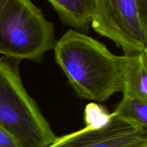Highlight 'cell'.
Listing matches in <instances>:
<instances>
[{
	"label": "cell",
	"mask_w": 147,
	"mask_h": 147,
	"mask_svg": "<svg viewBox=\"0 0 147 147\" xmlns=\"http://www.w3.org/2000/svg\"><path fill=\"white\" fill-rule=\"evenodd\" d=\"M53 50L80 97L101 103L122 92L124 55L113 54L103 43L73 29L55 42Z\"/></svg>",
	"instance_id": "cell-1"
},
{
	"label": "cell",
	"mask_w": 147,
	"mask_h": 147,
	"mask_svg": "<svg viewBox=\"0 0 147 147\" xmlns=\"http://www.w3.org/2000/svg\"><path fill=\"white\" fill-rule=\"evenodd\" d=\"M20 63L0 56V126L20 147H47L57 136L24 88Z\"/></svg>",
	"instance_id": "cell-2"
},
{
	"label": "cell",
	"mask_w": 147,
	"mask_h": 147,
	"mask_svg": "<svg viewBox=\"0 0 147 147\" xmlns=\"http://www.w3.org/2000/svg\"><path fill=\"white\" fill-rule=\"evenodd\" d=\"M55 42L54 25L32 0H9L0 14V55L40 61Z\"/></svg>",
	"instance_id": "cell-3"
},
{
	"label": "cell",
	"mask_w": 147,
	"mask_h": 147,
	"mask_svg": "<svg viewBox=\"0 0 147 147\" xmlns=\"http://www.w3.org/2000/svg\"><path fill=\"white\" fill-rule=\"evenodd\" d=\"M90 27L133 55L147 50V0H95Z\"/></svg>",
	"instance_id": "cell-4"
},
{
	"label": "cell",
	"mask_w": 147,
	"mask_h": 147,
	"mask_svg": "<svg viewBox=\"0 0 147 147\" xmlns=\"http://www.w3.org/2000/svg\"><path fill=\"white\" fill-rule=\"evenodd\" d=\"M147 146V129L139 127L112 113L100 120L88 121L83 129L57 137L47 147H142Z\"/></svg>",
	"instance_id": "cell-5"
},
{
	"label": "cell",
	"mask_w": 147,
	"mask_h": 147,
	"mask_svg": "<svg viewBox=\"0 0 147 147\" xmlns=\"http://www.w3.org/2000/svg\"><path fill=\"white\" fill-rule=\"evenodd\" d=\"M123 55V96L147 100V50Z\"/></svg>",
	"instance_id": "cell-6"
},
{
	"label": "cell",
	"mask_w": 147,
	"mask_h": 147,
	"mask_svg": "<svg viewBox=\"0 0 147 147\" xmlns=\"http://www.w3.org/2000/svg\"><path fill=\"white\" fill-rule=\"evenodd\" d=\"M65 24L80 32H88L95 0H48Z\"/></svg>",
	"instance_id": "cell-7"
},
{
	"label": "cell",
	"mask_w": 147,
	"mask_h": 147,
	"mask_svg": "<svg viewBox=\"0 0 147 147\" xmlns=\"http://www.w3.org/2000/svg\"><path fill=\"white\" fill-rule=\"evenodd\" d=\"M113 113L135 126L147 129V100L123 96Z\"/></svg>",
	"instance_id": "cell-8"
},
{
	"label": "cell",
	"mask_w": 147,
	"mask_h": 147,
	"mask_svg": "<svg viewBox=\"0 0 147 147\" xmlns=\"http://www.w3.org/2000/svg\"><path fill=\"white\" fill-rule=\"evenodd\" d=\"M0 147H20L14 139L0 126Z\"/></svg>",
	"instance_id": "cell-9"
},
{
	"label": "cell",
	"mask_w": 147,
	"mask_h": 147,
	"mask_svg": "<svg viewBox=\"0 0 147 147\" xmlns=\"http://www.w3.org/2000/svg\"><path fill=\"white\" fill-rule=\"evenodd\" d=\"M8 1L9 0H0V14H1V11L4 9V7L7 4V3L8 2Z\"/></svg>",
	"instance_id": "cell-10"
},
{
	"label": "cell",
	"mask_w": 147,
	"mask_h": 147,
	"mask_svg": "<svg viewBox=\"0 0 147 147\" xmlns=\"http://www.w3.org/2000/svg\"><path fill=\"white\" fill-rule=\"evenodd\" d=\"M142 147H147V146H142Z\"/></svg>",
	"instance_id": "cell-11"
}]
</instances>
